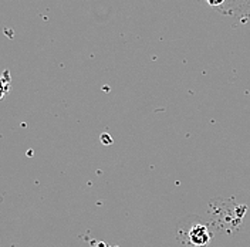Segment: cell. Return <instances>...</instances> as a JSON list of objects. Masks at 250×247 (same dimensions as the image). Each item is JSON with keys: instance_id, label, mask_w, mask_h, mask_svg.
<instances>
[{"instance_id": "1", "label": "cell", "mask_w": 250, "mask_h": 247, "mask_svg": "<svg viewBox=\"0 0 250 247\" xmlns=\"http://www.w3.org/2000/svg\"><path fill=\"white\" fill-rule=\"evenodd\" d=\"M176 237L185 247H209L215 233L209 222L199 216L190 215L184 217L176 227Z\"/></svg>"}, {"instance_id": "2", "label": "cell", "mask_w": 250, "mask_h": 247, "mask_svg": "<svg viewBox=\"0 0 250 247\" xmlns=\"http://www.w3.org/2000/svg\"><path fill=\"white\" fill-rule=\"evenodd\" d=\"M10 74H9V71L6 70L1 76H0V100H3L4 97H6V94L9 91V88H10Z\"/></svg>"}, {"instance_id": "3", "label": "cell", "mask_w": 250, "mask_h": 247, "mask_svg": "<svg viewBox=\"0 0 250 247\" xmlns=\"http://www.w3.org/2000/svg\"><path fill=\"white\" fill-rule=\"evenodd\" d=\"M209 6L216 7V9H222V4H225V0H206Z\"/></svg>"}]
</instances>
